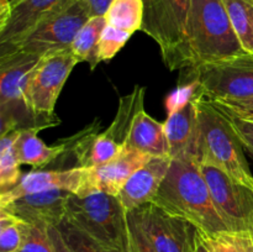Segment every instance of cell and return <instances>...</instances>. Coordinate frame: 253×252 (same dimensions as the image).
I'll return each instance as SVG.
<instances>
[{"label": "cell", "mask_w": 253, "mask_h": 252, "mask_svg": "<svg viewBox=\"0 0 253 252\" xmlns=\"http://www.w3.org/2000/svg\"><path fill=\"white\" fill-rule=\"evenodd\" d=\"M152 203L190 221L204 235L230 231L215 208L198 161L172 160Z\"/></svg>", "instance_id": "obj_1"}, {"label": "cell", "mask_w": 253, "mask_h": 252, "mask_svg": "<svg viewBox=\"0 0 253 252\" xmlns=\"http://www.w3.org/2000/svg\"><path fill=\"white\" fill-rule=\"evenodd\" d=\"M199 118L200 163L214 166L253 189V174L244 146L224 113L205 94L195 98Z\"/></svg>", "instance_id": "obj_2"}, {"label": "cell", "mask_w": 253, "mask_h": 252, "mask_svg": "<svg viewBox=\"0 0 253 252\" xmlns=\"http://www.w3.org/2000/svg\"><path fill=\"white\" fill-rule=\"evenodd\" d=\"M187 36L194 67L246 53L232 27L224 0H192Z\"/></svg>", "instance_id": "obj_3"}, {"label": "cell", "mask_w": 253, "mask_h": 252, "mask_svg": "<svg viewBox=\"0 0 253 252\" xmlns=\"http://www.w3.org/2000/svg\"><path fill=\"white\" fill-rule=\"evenodd\" d=\"M141 31L160 47L165 66L169 71L194 67V57L187 36V21L192 0H142Z\"/></svg>", "instance_id": "obj_4"}, {"label": "cell", "mask_w": 253, "mask_h": 252, "mask_svg": "<svg viewBox=\"0 0 253 252\" xmlns=\"http://www.w3.org/2000/svg\"><path fill=\"white\" fill-rule=\"evenodd\" d=\"M66 219L113 252H128L127 211L115 195L104 192L84 197L71 194Z\"/></svg>", "instance_id": "obj_5"}, {"label": "cell", "mask_w": 253, "mask_h": 252, "mask_svg": "<svg viewBox=\"0 0 253 252\" xmlns=\"http://www.w3.org/2000/svg\"><path fill=\"white\" fill-rule=\"evenodd\" d=\"M78 63L71 48L62 49L42 56L30 73L25 91L27 109L46 128L61 123L54 114V106L69 74Z\"/></svg>", "instance_id": "obj_6"}, {"label": "cell", "mask_w": 253, "mask_h": 252, "mask_svg": "<svg viewBox=\"0 0 253 252\" xmlns=\"http://www.w3.org/2000/svg\"><path fill=\"white\" fill-rule=\"evenodd\" d=\"M40 58L20 52L0 56V136L12 130L46 128L30 113L25 99L30 73Z\"/></svg>", "instance_id": "obj_7"}, {"label": "cell", "mask_w": 253, "mask_h": 252, "mask_svg": "<svg viewBox=\"0 0 253 252\" xmlns=\"http://www.w3.org/2000/svg\"><path fill=\"white\" fill-rule=\"evenodd\" d=\"M90 17V10L85 1L76 0L67 9L40 22L21 41L0 48V56L20 52L42 57L52 52L71 48L78 32Z\"/></svg>", "instance_id": "obj_8"}, {"label": "cell", "mask_w": 253, "mask_h": 252, "mask_svg": "<svg viewBox=\"0 0 253 252\" xmlns=\"http://www.w3.org/2000/svg\"><path fill=\"white\" fill-rule=\"evenodd\" d=\"M200 84L203 94L211 100L246 99L253 96V54L188 68Z\"/></svg>", "instance_id": "obj_9"}, {"label": "cell", "mask_w": 253, "mask_h": 252, "mask_svg": "<svg viewBox=\"0 0 253 252\" xmlns=\"http://www.w3.org/2000/svg\"><path fill=\"white\" fill-rule=\"evenodd\" d=\"M212 202L230 231L253 234V189L214 166L200 163Z\"/></svg>", "instance_id": "obj_10"}, {"label": "cell", "mask_w": 253, "mask_h": 252, "mask_svg": "<svg viewBox=\"0 0 253 252\" xmlns=\"http://www.w3.org/2000/svg\"><path fill=\"white\" fill-rule=\"evenodd\" d=\"M133 211L158 252H193L199 230L192 222L166 211L152 202Z\"/></svg>", "instance_id": "obj_11"}, {"label": "cell", "mask_w": 253, "mask_h": 252, "mask_svg": "<svg viewBox=\"0 0 253 252\" xmlns=\"http://www.w3.org/2000/svg\"><path fill=\"white\" fill-rule=\"evenodd\" d=\"M145 86L135 85L131 93L121 96L113 123L94 140L89 155V168L110 162L125 151L133 121L145 109Z\"/></svg>", "instance_id": "obj_12"}, {"label": "cell", "mask_w": 253, "mask_h": 252, "mask_svg": "<svg viewBox=\"0 0 253 252\" xmlns=\"http://www.w3.org/2000/svg\"><path fill=\"white\" fill-rule=\"evenodd\" d=\"M51 189L67 190L78 197L96 192L91 178V168L72 167L26 173L22 175L19 184L4 194H0V205L7 204L27 194Z\"/></svg>", "instance_id": "obj_13"}, {"label": "cell", "mask_w": 253, "mask_h": 252, "mask_svg": "<svg viewBox=\"0 0 253 252\" xmlns=\"http://www.w3.org/2000/svg\"><path fill=\"white\" fill-rule=\"evenodd\" d=\"M76 0H10V14L0 26V48L26 37L40 22L67 9Z\"/></svg>", "instance_id": "obj_14"}, {"label": "cell", "mask_w": 253, "mask_h": 252, "mask_svg": "<svg viewBox=\"0 0 253 252\" xmlns=\"http://www.w3.org/2000/svg\"><path fill=\"white\" fill-rule=\"evenodd\" d=\"M71 192L62 189L32 193L16 200L0 205L31 226H57L66 217V208Z\"/></svg>", "instance_id": "obj_15"}, {"label": "cell", "mask_w": 253, "mask_h": 252, "mask_svg": "<svg viewBox=\"0 0 253 252\" xmlns=\"http://www.w3.org/2000/svg\"><path fill=\"white\" fill-rule=\"evenodd\" d=\"M165 128L169 145V157L172 160H193L200 162L199 118L195 98L178 110L168 114Z\"/></svg>", "instance_id": "obj_16"}, {"label": "cell", "mask_w": 253, "mask_h": 252, "mask_svg": "<svg viewBox=\"0 0 253 252\" xmlns=\"http://www.w3.org/2000/svg\"><path fill=\"white\" fill-rule=\"evenodd\" d=\"M170 162V157H152L128 178L118 194L126 211L152 202L167 175Z\"/></svg>", "instance_id": "obj_17"}, {"label": "cell", "mask_w": 253, "mask_h": 252, "mask_svg": "<svg viewBox=\"0 0 253 252\" xmlns=\"http://www.w3.org/2000/svg\"><path fill=\"white\" fill-rule=\"evenodd\" d=\"M151 158V156L138 151L125 150L110 162L91 168L94 188L96 192L118 197L128 178Z\"/></svg>", "instance_id": "obj_18"}, {"label": "cell", "mask_w": 253, "mask_h": 252, "mask_svg": "<svg viewBox=\"0 0 253 252\" xmlns=\"http://www.w3.org/2000/svg\"><path fill=\"white\" fill-rule=\"evenodd\" d=\"M125 150L138 151L151 157H169L165 123L157 121L142 109L133 121Z\"/></svg>", "instance_id": "obj_19"}, {"label": "cell", "mask_w": 253, "mask_h": 252, "mask_svg": "<svg viewBox=\"0 0 253 252\" xmlns=\"http://www.w3.org/2000/svg\"><path fill=\"white\" fill-rule=\"evenodd\" d=\"M41 130V127H29L20 131L15 150L21 165H29L36 169H41L61 158L66 152V140L48 146L37 136Z\"/></svg>", "instance_id": "obj_20"}, {"label": "cell", "mask_w": 253, "mask_h": 252, "mask_svg": "<svg viewBox=\"0 0 253 252\" xmlns=\"http://www.w3.org/2000/svg\"><path fill=\"white\" fill-rule=\"evenodd\" d=\"M105 26V16H91L78 32L71 46V51L78 62L89 63L91 71L100 63L98 57L99 41Z\"/></svg>", "instance_id": "obj_21"}, {"label": "cell", "mask_w": 253, "mask_h": 252, "mask_svg": "<svg viewBox=\"0 0 253 252\" xmlns=\"http://www.w3.org/2000/svg\"><path fill=\"white\" fill-rule=\"evenodd\" d=\"M21 130H12L1 135L0 140V194L12 189L21 180V170L17 158L16 145L17 137Z\"/></svg>", "instance_id": "obj_22"}, {"label": "cell", "mask_w": 253, "mask_h": 252, "mask_svg": "<svg viewBox=\"0 0 253 252\" xmlns=\"http://www.w3.org/2000/svg\"><path fill=\"white\" fill-rule=\"evenodd\" d=\"M106 24L121 31L135 34L143 22L142 0H114L105 12Z\"/></svg>", "instance_id": "obj_23"}, {"label": "cell", "mask_w": 253, "mask_h": 252, "mask_svg": "<svg viewBox=\"0 0 253 252\" xmlns=\"http://www.w3.org/2000/svg\"><path fill=\"white\" fill-rule=\"evenodd\" d=\"M232 27L246 53L253 54V0H224Z\"/></svg>", "instance_id": "obj_24"}, {"label": "cell", "mask_w": 253, "mask_h": 252, "mask_svg": "<svg viewBox=\"0 0 253 252\" xmlns=\"http://www.w3.org/2000/svg\"><path fill=\"white\" fill-rule=\"evenodd\" d=\"M31 225L0 208V252H17L24 245Z\"/></svg>", "instance_id": "obj_25"}, {"label": "cell", "mask_w": 253, "mask_h": 252, "mask_svg": "<svg viewBox=\"0 0 253 252\" xmlns=\"http://www.w3.org/2000/svg\"><path fill=\"white\" fill-rule=\"evenodd\" d=\"M200 237L210 252H253L251 232L225 231L214 235L200 232Z\"/></svg>", "instance_id": "obj_26"}, {"label": "cell", "mask_w": 253, "mask_h": 252, "mask_svg": "<svg viewBox=\"0 0 253 252\" xmlns=\"http://www.w3.org/2000/svg\"><path fill=\"white\" fill-rule=\"evenodd\" d=\"M73 252H113L64 217L57 225Z\"/></svg>", "instance_id": "obj_27"}, {"label": "cell", "mask_w": 253, "mask_h": 252, "mask_svg": "<svg viewBox=\"0 0 253 252\" xmlns=\"http://www.w3.org/2000/svg\"><path fill=\"white\" fill-rule=\"evenodd\" d=\"M132 34L115 29L111 25L106 24L99 41L98 57L99 62H109L121 51L126 42L130 40Z\"/></svg>", "instance_id": "obj_28"}, {"label": "cell", "mask_w": 253, "mask_h": 252, "mask_svg": "<svg viewBox=\"0 0 253 252\" xmlns=\"http://www.w3.org/2000/svg\"><path fill=\"white\" fill-rule=\"evenodd\" d=\"M128 252H158L140 226L135 211H127Z\"/></svg>", "instance_id": "obj_29"}, {"label": "cell", "mask_w": 253, "mask_h": 252, "mask_svg": "<svg viewBox=\"0 0 253 252\" xmlns=\"http://www.w3.org/2000/svg\"><path fill=\"white\" fill-rule=\"evenodd\" d=\"M47 229L48 227H30L24 245L17 252H53Z\"/></svg>", "instance_id": "obj_30"}, {"label": "cell", "mask_w": 253, "mask_h": 252, "mask_svg": "<svg viewBox=\"0 0 253 252\" xmlns=\"http://www.w3.org/2000/svg\"><path fill=\"white\" fill-rule=\"evenodd\" d=\"M215 105L226 113L235 116L253 121V96L246 99H222L212 100Z\"/></svg>", "instance_id": "obj_31"}, {"label": "cell", "mask_w": 253, "mask_h": 252, "mask_svg": "<svg viewBox=\"0 0 253 252\" xmlns=\"http://www.w3.org/2000/svg\"><path fill=\"white\" fill-rule=\"evenodd\" d=\"M220 110H221V109H220ZM221 111L230 120V123H231L232 127L236 131L237 136H239L240 141H241L245 150H246L247 152L250 153V156L253 158V121L245 120V119L232 115V114L226 113V111L224 110Z\"/></svg>", "instance_id": "obj_32"}, {"label": "cell", "mask_w": 253, "mask_h": 252, "mask_svg": "<svg viewBox=\"0 0 253 252\" xmlns=\"http://www.w3.org/2000/svg\"><path fill=\"white\" fill-rule=\"evenodd\" d=\"M47 232H48V237L49 241H51L53 252H73L71 250V247L68 246V244L66 242V240H64L63 235L61 234L58 227L49 226L47 229Z\"/></svg>", "instance_id": "obj_33"}, {"label": "cell", "mask_w": 253, "mask_h": 252, "mask_svg": "<svg viewBox=\"0 0 253 252\" xmlns=\"http://www.w3.org/2000/svg\"><path fill=\"white\" fill-rule=\"evenodd\" d=\"M90 10L91 16H104L114 0H84Z\"/></svg>", "instance_id": "obj_34"}, {"label": "cell", "mask_w": 253, "mask_h": 252, "mask_svg": "<svg viewBox=\"0 0 253 252\" xmlns=\"http://www.w3.org/2000/svg\"><path fill=\"white\" fill-rule=\"evenodd\" d=\"M10 14V0H0V26L6 22Z\"/></svg>", "instance_id": "obj_35"}, {"label": "cell", "mask_w": 253, "mask_h": 252, "mask_svg": "<svg viewBox=\"0 0 253 252\" xmlns=\"http://www.w3.org/2000/svg\"><path fill=\"white\" fill-rule=\"evenodd\" d=\"M193 252H210L209 249H208V247L205 246L204 242H203L202 237H200V232H199V239H198L197 244H195V247L194 250H193Z\"/></svg>", "instance_id": "obj_36"}]
</instances>
